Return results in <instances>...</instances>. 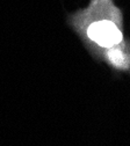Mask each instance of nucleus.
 Returning a JSON list of instances; mask_svg holds the SVG:
<instances>
[{
  "label": "nucleus",
  "instance_id": "1",
  "mask_svg": "<svg viewBox=\"0 0 130 146\" xmlns=\"http://www.w3.org/2000/svg\"><path fill=\"white\" fill-rule=\"evenodd\" d=\"M88 37L101 46L110 48L122 41V34L119 28L110 21H99L88 27Z\"/></svg>",
  "mask_w": 130,
  "mask_h": 146
},
{
  "label": "nucleus",
  "instance_id": "2",
  "mask_svg": "<svg viewBox=\"0 0 130 146\" xmlns=\"http://www.w3.org/2000/svg\"><path fill=\"white\" fill-rule=\"evenodd\" d=\"M108 57H109L110 62L114 63L116 66H123L124 65L125 57H124V54L119 50H110L108 52Z\"/></svg>",
  "mask_w": 130,
  "mask_h": 146
}]
</instances>
